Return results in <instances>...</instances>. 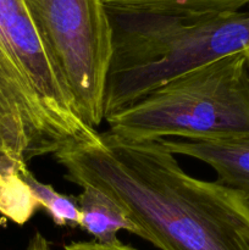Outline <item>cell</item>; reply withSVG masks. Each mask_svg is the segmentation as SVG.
Listing matches in <instances>:
<instances>
[{"instance_id":"cell-1","label":"cell","mask_w":249,"mask_h":250,"mask_svg":"<svg viewBox=\"0 0 249 250\" xmlns=\"http://www.w3.org/2000/svg\"><path fill=\"white\" fill-rule=\"evenodd\" d=\"M66 181L119 200L160 250H249V205L216 181L195 178L159 141L136 142L109 131L60 149Z\"/></svg>"},{"instance_id":"cell-2","label":"cell","mask_w":249,"mask_h":250,"mask_svg":"<svg viewBox=\"0 0 249 250\" xmlns=\"http://www.w3.org/2000/svg\"><path fill=\"white\" fill-rule=\"evenodd\" d=\"M95 132L81 119L23 0H0V177Z\"/></svg>"},{"instance_id":"cell-3","label":"cell","mask_w":249,"mask_h":250,"mask_svg":"<svg viewBox=\"0 0 249 250\" xmlns=\"http://www.w3.org/2000/svg\"><path fill=\"white\" fill-rule=\"evenodd\" d=\"M104 120L186 72L249 49V10L203 16L110 14Z\"/></svg>"},{"instance_id":"cell-4","label":"cell","mask_w":249,"mask_h":250,"mask_svg":"<svg viewBox=\"0 0 249 250\" xmlns=\"http://www.w3.org/2000/svg\"><path fill=\"white\" fill-rule=\"evenodd\" d=\"M107 131L136 142L249 137V73L244 53L186 72L109 115Z\"/></svg>"},{"instance_id":"cell-5","label":"cell","mask_w":249,"mask_h":250,"mask_svg":"<svg viewBox=\"0 0 249 250\" xmlns=\"http://www.w3.org/2000/svg\"><path fill=\"white\" fill-rule=\"evenodd\" d=\"M39 39L81 119L104 121L114 28L104 0H23Z\"/></svg>"},{"instance_id":"cell-6","label":"cell","mask_w":249,"mask_h":250,"mask_svg":"<svg viewBox=\"0 0 249 250\" xmlns=\"http://www.w3.org/2000/svg\"><path fill=\"white\" fill-rule=\"evenodd\" d=\"M175 155L195 159L216 173V182L238 193L249 205V137L220 141L160 139Z\"/></svg>"},{"instance_id":"cell-7","label":"cell","mask_w":249,"mask_h":250,"mask_svg":"<svg viewBox=\"0 0 249 250\" xmlns=\"http://www.w3.org/2000/svg\"><path fill=\"white\" fill-rule=\"evenodd\" d=\"M81 210L80 229L98 242H112L120 231L141 237V229L128 210L111 195L98 188L85 186L76 197Z\"/></svg>"},{"instance_id":"cell-8","label":"cell","mask_w":249,"mask_h":250,"mask_svg":"<svg viewBox=\"0 0 249 250\" xmlns=\"http://www.w3.org/2000/svg\"><path fill=\"white\" fill-rule=\"evenodd\" d=\"M107 11L115 15H167L203 16L231 14L249 9V0H104Z\"/></svg>"},{"instance_id":"cell-9","label":"cell","mask_w":249,"mask_h":250,"mask_svg":"<svg viewBox=\"0 0 249 250\" xmlns=\"http://www.w3.org/2000/svg\"><path fill=\"white\" fill-rule=\"evenodd\" d=\"M24 182L31 187L41 209L45 210L54 224L59 227H80L81 210L76 197L62 194L50 185L41 182L28 167L19 172Z\"/></svg>"},{"instance_id":"cell-10","label":"cell","mask_w":249,"mask_h":250,"mask_svg":"<svg viewBox=\"0 0 249 250\" xmlns=\"http://www.w3.org/2000/svg\"><path fill=\"white\" fill-rule=\"evenodd\" d=\"M41 209L31 187L19 175L0 177V214L17 225H24Z\"/></svg>"},{"instance_id":"cell-11","label":"cell","mask_w":249,"mask_h":250,"mask_svg":"<svg viewBox=\"0 0 249 250\" xmlns=\"http://www.w3.org/2000/svg\"><path fill=\"white\" fill-rule=\"evenodd\" d=\"M63 250H138L133 248L132 246L124 244L120 241L119 238L112 242H98L95 239L92 241H81V242H72L63 247Z\"/></svg>"},{"instance_id":"cell-12","label":"cell","mask_w":249,"mask_h":250,"mask_svg":"<svg viewBox=\"0 0 249 250\" xmlns=\"http://www.w3.org/2000/svg\"><path fill=\"white\" fill-rule=\"evenodd\" d=\"M26 250H51V247L45 237L37 231L29 239Z\"/></svg>"},{"instance_id":"cell-13","label":"cell","mask_w":249,"mask_h":250,"mask_svg":"<svg viewBox=\"0 0 249 250\" xmlns=\"http://www.w3.org/2000/svg\"><path fill=\"white\" fill-rule=\"evenodd\" d=\"M244 55H246L247 68H248V73H249V49H248V50H246V51H244Z\"/></svg>"}]
</instances>
